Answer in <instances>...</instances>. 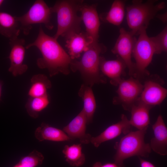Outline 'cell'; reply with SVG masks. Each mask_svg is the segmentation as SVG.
Wrapping results in <instances>:
<instances>
[{
    "label": "cell",
    "instance_id": "1f68e13d",
    "mask_svg": "<svg viewBox=\"0 0 167 167\" xmlns=\"http://www.w3.org/2000/svg\"><path fill=\"white\" fill-rule=\"evenodd\" d=\"M13 167H24L23 166L21 165L20 164H19L18 163L15 166H14Z\"/></svg>",
    "mask_w": 167,
    "mask_h": 167
},
{
    "label": "cell",
    "instance_id": "f546056e",
    "mask_svg": "<svg viewBox=\"0 0 167 167\" xmlns=\"http://www.w3.org/2000/svg\"><path fill=\"white\" fill-rule=\"evenodd\" d=\"M156 17L164 23H165L167 21L166 13L158 15Z\"/></svg>",
    "mask_w": 167,
    "mask_h": 167
},
{
    "label": "cell",
    "instance_id": "44dd1931",
    "mask_svg": "<svg viewBox=\"0 0 167 167\" xmlns=\"http://www.w3.org/2000/svg\"><path fill=\"white\" fill-rule=\"evenodd\" d=\"M78 94L83 101L84 110L86 115L87 124L92 121L94 114L96 108V103L92 87L85 84L81 85Z\"/></svg>",
    "mask_w": 167,
    "mask_h": 167
},
{
    "label": "cell",
    "instance_id": "5bb4252c",
    "mask_svg": "<svg viewBox=\"0 0 167 167\" xmlns=\"http://www.w3.org/2000/svg\"><path fill=\"white\" fill-rule=\"evenodd\" d=\"M87 118L82 109L66 126L63 131L71 140L78 139L81 143L87 144L90 142L91 135L86 133Z\"/></svg>",
    "mask_w": 167,
    "mask_h": 167
},
{
    "label": "cell",
    "instance_id": "e0dca14e",
    "mask_svg": "<svg viewBox=\"0 0 167 167\" xmlns=\"http://www.w3.org/2000/svg\"><path fill=\"white\" fill-rule=\"evenodd\" d=\"M154 137L150 146L152 150L161 156L167 154V128L162 116L160 115L152 126Z\"/></svg>",
    "mask_w": 167,
    "mask_h": 167
},
{
    "label": "cell",
    "instance_id": "52a82bcc",
    "mask_svg": "<svg viewBox=\"0 0 167 167\" xmlns=\"http://www.w3.org/2000/svg\"><path fill=\"white\" fill-rule=\"evenodd\" d=\"M138 35L132 51V56L135 62L134 76L135 78L149 75L147 68L151 62L155 54L153 47L150 37L147 34L146 29L141 30Z\"/></svg>",
    "mask_w": 167,
    "mask_h": 167
},
{
    "label": "cell",
    "instance_id": "484cf974",
    "mask_svg": "<svg viewBox=\"0 0 167 167\" xmlns=\"http://www.w3.org/2000/svg\"><path fill=\"white\" fill-rule=\"evenodd\" d=\"M153 47L155 54H159L167 51V27L156 36L150 37Z\"/></svg>",
    "mask_w": 167,
    "mask_h": 167
},
{
    "label": "cell",
    "instance_id": "30bf717a",
    "mask_svg": "<svg viewBox=\"0 0 167 167\" xmlns=\"http://www.w3.org/2000/svg\"><path fill=\"white\" fill-rule=\"evenodd\" d=\"M11 49L9 58L10 62L8 71L14 76L22 75L28 69V66L24 63L26 46L25 41L18 37L9 40Z\"/></svg>",
    "mask_w": 167,
    "mask_h": 167
},
{
    "label": "cell",
    "instance_id": "5b68a950",
    "mask_svg": "<svg viewBox=\"0 0 167 167\" xmlns=\"http://www.w3.org/2000/svg\"><path fill=\"white\" fill-rule=\"evenodd\" d=\"M156 2V0L144 2L141 0H134L126 7L127 22L132 34L138 35L141 30L146 29L150 21L165 7L164 2Z\"/></svg>",
    "mask_w": 167,
    "mask_h": 167
},
{
    "label": "cell",
    "instance_id": "ac0fdd59",
    "mask_svg": "<svg viewBox=\"0 0 167 167\" xmlns=\"http://www.w3.org/2000/svg\"><path fill=\"white\" fill-rule=\"evenodd\" d=\"M152 107L138 100L130 111L131 116L129 121L131 126L138 130L148 128L150 123L149 111Z\"/></svg>",
    "mask_w": 167,
    "mask_h": 167
},
{
    "label": "cell",
    "instance_id": "f1b7e54d",
    "mask_svg": "<svg viewBox=\"0 0 167 167\" xmlns=\"http://www.w3.org/2000/svg\"><path fill=\"white\" fill-rule=\"evenodd\" d=\"M140 167H156L151 162L139 157Z\"/></svg>",
    "mask_w": 167,
    "mask_h": 167
},
{
    "label": "cell",
    "instance_id": "8992f818",
    "mask_svg": "<svg viewBox=\"0 0 167 167\" xmlns=\"http://www.w3.org/2000/svg\"><path fill=\"white\" fill-rule=\"evenodd\" d=\"M49 7L42 0H36L28 12L20 16H16L21 30L28 35L32 28V25L36 24H43L48 29L51 30L54 26L51 22L52 13Z\"/></svg>",
    "mask_w": 167,
    "mask_h": 167
},
{
    "label": "cell",
    "instance_id": "7402d4cb",
    "mask_svg": "<svg viewBox=\"0 0 167 167\" xmlns=\"http://www.w3.org/2000/svg\"><path fill=\"white\" fill-rule=\"evenodd\" d=\"M125 2L121 0H114L109 11L99 16L102 21L116 26H119L124 19Z\"/></svg>",
    "mask_w": 167,
    "mask_h": 167
},
{
    "label": "cell",
    "instance_id": "9a60e30c",
    "mask_svg": "<svg viewBox=\"0 0 167 167\" xmlns=\"http://www.w3.org/2000/svg\"><path fill=\"white\" fill-rule=\"evenodd\" d=\"M65 46L72 60L79 58L93 43L92 39L86 32L81 31L72 33L65 37Z\"/></svg>",
    "mask_w": 167,
    "mask_h": 167
},
{
    "label": "cell",
    "instance_id": "3957f363",
    "mask_svg": "<svg viewBox=\"0 0 167 167\" xmlns=\"http://www.w3.org/2000/svg\"><path fill=\"white\" fill-rule=\"evenodd\" d=\"M82 0H63L56 1L50 7L52 13L57 14V29L53 36L57 39L60 36L65 37L69 34L81 31L82 21L78 12L83 3Z\"/></svg>",
    "mask_w": 167,
    "mask_h": 167
},
{
    "label": "cell",
    "instance_id": "277c9868",
    "mask_svg": "<svg viewBox=\"0 0 167 167\" xmlns=\"http://www.w3.org/2000/svg\"><path fill=\"white\" fill-rule=\"evenodd\" d=\"M147 129L130 131L115 143L114 146L116 151L114 156L115 163L124 167V161L128 158L135 156H149L152 150L149 143L144 141Z\"/></svg>",
    "mask_w": 167,
    "mask_h": 167
},
{
    "label": "cell",
    "instance_id": "8fae6325",
    "mask_svg": "<svg viewBox=\"0 0 167 167\" xmlns=\"http://www.w3.org/2000/svg\"><path fill=\"white\" fill-rule=\"evenodd\" d=\"M162 81L153 78L146 80L138 100L144 103L153 106L160 105L166 98L167 90L162 86Z\"/></svg>",
    "mask_w": 167,
    "mask_h": 167
},
{
    "label": "cell",
    "instance_id": "6da1fadb",
    "mask_svg": "<svg viewBox=\"0 0 167 167\" xmlns=\"http://www.w3.org/2000/svg\"><path fill=\"white\" fill-rule=\"evenodd\" d=\"M36 47L42 57L37 60V65L41 69H46L50 77L59 73L68 75L72 60L62 47L57 39L46 34L40 25L38 35L35 40L26 46L28 49Z\"/></svg>",
    "mask_w": 167,
    "mask_h": 167
},
{
    "label": "cell",
    "instance_id": "9c48e42d",
    "mask_svg": "<svg viewBox=\"0 0 167 167\" xmlns=\"http://www.w3.org/2000/svg\"><path fill=\"white\" fill-rule=\"evenodd\" d=\"M136 39L130 32L121 28L119 35L111 52L120 57L128 70L129 74L134 77L135 73V63L132 60V51Z\"/></svg>",
    "mask_w": 167,
    "mask_h": 167
},
{
    "label": "cell",
    "instance_id": "7a4b0ae2",
    "mask_svg": "<svg viewBox=\"0 0 167 167\" xmlns=\"http://www.w3.org/2000/svg\"><path fill=\"white\" fill-rule=\"evenodd\" d=\"M102 43H92L79 61L72 60L70 68L73 72L79 71L85 84L92 87L95 84H105L106 79L100 69V55L106 52Z\"/></svg>",
    "mask_w": 167,
    "mask_h": 167
},
{
    "label": "cell",
    "instance_id": "603a6c76",
    "mask_svg": "<svg viewBox=\"0 0 167 167\" xmlns=\"http://www.w3.org/2000/svg\"><path fill=\"white\" fill-rule=\"evenodd\" d=\"M31 83L28 92L30 97L42 96L48 94L47 91L52 85L47 77L41 74L33 75L31 79Z\"/></svg>",
    "mask_w": 167,
    "mask_h": 167
},
{
    "label": "cell",
    "instance_id": "d6986e66",
    "mask_svg": "<svg viewBox=\"0 0 167 167\" xmlns=\"http://www.w3.org/2000/svg\"><path fill=\"white\" fill-rule=\"evenodd\" d=\"M35 135L36 138L40 141L48 140L60 142L71 140L63 131L45 123H42L40 126L36 128Z\"/></svg>",
    "mask_w": 167,
    "mask_h": 167
},
{
    "label": "cell",
    "instance_id": "ffe728a7",
    "mask_svg": "<svg viewBox=\"0 0 167 167\" xmlns=\"http://www.w3.org/2000/svg\"><path fill=\"white\" fill-rule=\"evenodd\" d=\"M21 31L16 16L0 12V34L9 40L18 37Z\"/></svg>",
    "mask_w": 167,
    "mask_h": 167
},
{
    "label": "cell",
    "instance_id": "4316f807",
    "mask_svg": "<svg viewBox=\"0 0 167 167\" xmlns=\"http://www.w3.org/2000/svg\"><path fill=\"white\" fill-rule=\"evenodd\" d=\"M44 159L41 153L34 150L28 155L21 158L19 163L24 167H36L42 164Z\"/></svg>",
    "mask_w": 167,
    "mask_h": 167
},
{
    "label": "cell",
    "instance_id": "83f0119b",
    "mask_svg": "<svg viewBox=\"0 0 167 167\" xmlns=\"http://www.w3.org/2000/svg\"><path fill=\"white\" fill-rule=\"evenodd\" d=\"M92 167H122L115 163H107L104 164L99 161L95 163Z\"/></svg>",
    "mask_w": 167,
    "mask_h": 167
},
{
    "label": "cell",
    "instance_id": "7c38bea8",
    "mask_svg": "<svg viewBox=\"0 0 167 167\" xmlns=\"http://www.w3.org/2000/svg\"><path fill=\"white\" fill-rule=\"evenodd\" d=\"M96 6L95 4L88 5L83 3L79 11L81 13L82 21L85 26V32L92 39L93 42H98L100 24Z\"/></svg>",
    "mask_w": 167,
    "mask_h": 167
},
{
    "label": "cell",
    "instance_id": "cb8c5ba5",
    "mask_svg": "<svg viewBox=\"0 0 167 167\" xmlns=\"http://www.w3.org/2000/svg\"><path fill=\"white\" fill-rule=\"evenodd\" d=\"M81 144L65 145L62 152L66 161L71 166H82L85 161V155L82 152Z\"/></svg>",
    "mask_w": 167,
    "mask_h": 167
},
{
    "label": "cell",
    "instance_id": "ba28073f",
    "mask_svg": "<svg viewBox=\"0 0 167 167\" xmlns=\"http://www.w3.org/2000/svg\"><path fill=\"white\" fill-rule=\"evenodd\" d=\"M118 86L117 95L113 98V103L121 105L125 110L130 112L138 101L143 85L137 79L131 76L126 79H122Z\"/></svg>",
    "mask_w": 167,
    "mask_h": 167
},
{
    "label": "cell",
    "instance_id": "4dcf8cb0",
    "mask_svg": "<svg viewBox=\"0 0 167 167\" xmlns=\"http://www.w3.org/2000/svg\"><path fill=\"white\" fill-rule=\"evenodd\" d=\"M3 84V83L2 81L0 80V101L2 95V88Z\"/></svg>",
    "mask_w": 167,
    "mask_h": 167
},
{
    "label": "cell",
    "instance_id": "2e32d148",
    "mask_svg": "<svg viewBox=\"0 0 167 167\" xmlns=\"http://www.w3.org/2000/svg\"><path fill=\"white\" fill-rule=\"evenodd\" d=\"M126 67L124 62L118 56L116 59L113 60H107L104 57H100V71L104 75L110 79V83L113 85H118L122 79L121 77L125 74Z\"/></svg>",
    "mask_w": 167,
    "mask_h": 167
},
{
    "label": "cell",
    "instance_id": "4fadbf2b",
    "mask_svg": "<svg viewBox=\"0 0 167 167\" xmlns=\"http://www.w3.org/2000/svg\"><path fill=\"white\" fill-rule=\"evenodd\" d=\"M131 126L127 116L122 114L120 121L108 127L98 135L92 137L90 142L98 148L103 143L114 139L122 134H127L131 131Z\"/></svg>",
    "mask_w": 167,
    "mask_h": 167
},
{
    "label": "cell",
    "instance_id": "d6a6232c",
    "mask_svg": "<svg viewBox=\"0 0 167 167\" xmlns=\"http://www.w3.org/2000/svg\"><path fill=\"white\" fill-rule=\"evenodd\" d=\"M4 2V0H0V6Z\"/></svg>",
    "mask_w": 167,
    "mask_h": 167
},
{
    "label": "cell",
    "instance_id": "d4e9b609",
    "mask_svg": "<svg viewBox=\"0 0 167 167\" xmlns=\"http://www.w3.org/2000/svg\"><path fill=\"white\" fill-rule=\"evenodd\" d=\"M49 100L48 94L37 97H29L25 105L27 113L31 117L36 118L39 113L49 105Z\"/></svg>",
    "mask_w": 167,
    "mask_h": 167
}]
</instances>
